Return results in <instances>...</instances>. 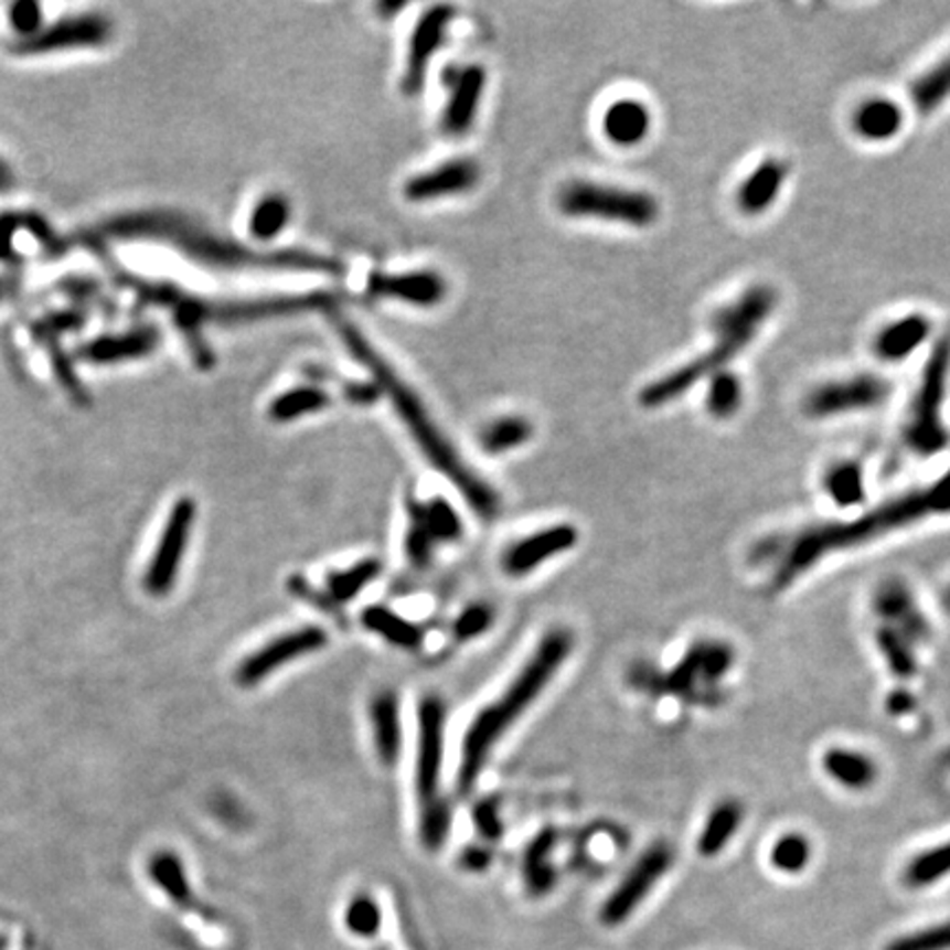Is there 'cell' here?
<instances>
[{"mask_svg":"<svg viewBox=\"0 0 950 950\" xmlns=\"http://www.w3.org/2000/svg\"><path fill=\"white\" fill-rule=\"evenodd\" d=\"M339 334L348 352L367 370L372 381L378 385L381 394L389 398L401 423L425 453V458L436 467L467 500V504L484 520L498 515L500 500L498 493L462 460L460 451L451 445L442 427L436 423L425 401L416 389L403 381V376L392 367L389 361L367 341V337L350 321H339Z\"/></svg>","mask_w":950,"mask_h":950,"instance_id":"cell-1","label":"cell"},{"mask_svg":"<svg viewBox=\"0 0 950 950\" xmlns=\"http://www.w3.org/2000/svg\"><path fill=\"white\" fill-rule=\"evenodd\" d=\"M104 232L115 238L166 243L185 258L218 271H282L319 276H334L341 271V265L328 256L305 249L258 252L179 214L154 212L121 216L110 221Z\"/></svg>","mask_w":950,"mask_h":950,"instance_id":"cell-2","label":"cell"},{"mask_svg":"<svg viewBox=\"0 0 950 950\" xmlns=\"http://www.w3.org/2000/svg\"><path fill=\"white\" fill-rule=\"evenodd\" d=\"M944 513H950V471L936 484L892 500L852 522L825 524L805 531L794 540L788 555L783 557L775 575V586L786 588L794 584L803 573L814 568L828 555L856 548L861 544L900 531L914 522H920L929 515Z\"/></svg>","mask_w":950,"mask_h":950,"instance_id":"cell-3","label":"cell"},{"mask_svg":"<svg viewBox=\"0 0 950 950\" xmlns=\"http://www.w3.org/2000/svg\"><path fill=\"white\" fill-rule=\"evenodd\" d=\"M137 289L148 302L163 307L174 316V321L190 341L194 361L203 367L214 365V352L205 341V328L210 325H245L282 317L307 316L325 311L334 305V296L325 291L254 300H207L163 285L139 282Z\"/></svg>","mask_w":950,"mask_h":950,"instance_id":"cell-4","label":"cell"},{"mask_svg":"<svg viewBox=\"0 0 950 950\" xmlns=\"http://www.w3.org/2000/svg\"><path fill=\"white\" fill-rule=\"evenodd\" d=\"M570 651H573L570 632L566 630L548 632V636H544V640L537 644L533 658L513 680V684L491 706H487L476 715L462 744V759H460V775H458L462 790H469L478 781L495 744L522 717V713L542 695V691L557 675L559 666L568 660Z\"/></svg>","mask_w":950,"mask_h":950,"instance_id":"cell-5","label":"cell"},{"mask_svg":"<svg viewBox=\"0 0 950 950\" xmlns=\"http://www.w3.org/2000/svg\"><path fill=\"white\" fill-rule=\"evenodd\" d=\"M775 309L777 291L772 287L757 285L744 291L733 305L724 307L713 317L715 343L708 348V352L644 385L638 394L640 405L647 409L664 407L684 396L702 378L722 372L757 337Z\"/></svg>","mask_w":950,"mask_h":950,"instance_id":"cell-6","label":"cell"},{"mask_svg":"<svg viewBox=\"0 0 950 950\" xmlns=\"http://www.w3.org/2000/svg\"><path fill=\"white\" fill-rule=\"evenodd\" d=\"M557 207L568 218H593L649 227L658 221V201L642 190H630L595 181H570L557 194Z\"/></svg>","mask_w":950,"mask_h":950,"instance_id":"cell-7","label":"cell"},{"mask_svg":"<svg viewBox=\"0 0 950 950\" xmlns=\"http://www.w3.org/2000/svg\"><path fill=\"white\" fill-rule=\"evenodd\" d=\"M950 372V332L942 334L922 372L920 389L907 425V442L922 456L940 453L949 445V431L942 423V403Z\"/></svg>","mask_w":950,"mask_h":950,"instance_id":"cell-8","label":"cell"},{"mask_svg":"<svg viewBox=\"0 0 950 950\" xmlns=\"http://www.w3.org/2000/svg\"><path fill=\"white\" fill-rule=\"evenodd\" d=\"M445 704L438 697H425L418 706V748H416V794L420 812L445 805L440 794L445 759Z\"/></svg>","mask_w":950,"mask_h":950,"instance_id":"cell-9","label":"cell"},{"mask_svg":"<svg viewBox=\"0 0 950 950\" xmlns=\"http://www.w3.org/2000/svg\"><path fill=\"white\" fill-rule=\"evenodd\" d=\"M892 396V383L876 374L830 381L812 389L803 401V412L812 418H830L865 412L883 405Z\"/></svg>","mask_w":950,"mask_h":950,"instance_id":"cell-10","label":"cell"},{"mask_svg":"<svg viewBox=\"0 0 950 950\" xmlns=\"http://www.w3.org/2000/svg\"><path fill=\"white\" fill-rule=\"evenodd\" d=\"M110 20L97 13L66 15L44 29H35L29 35L15 38L13 51L18 55H46L68 49H90L102 46L110 40Z\"/></svg>","mask_w":950,"mask_h":950,"instance_id":"cell-11","label":"cell"},{"mask_svg":"<svg viewBox=\"0 0 950 950\" xmlns=\"http://www.w3.org/2000/svg\"><path fill=\"white\" fill-rule=\"evenodd\" d=\"M194 522H196V502L190 498H181L170 511L157 553L146 573V588L150 595L163 597L172 590L181 570V562L188 551Z\"/></svg>","mask_w":950,"mask_h":950,"instance_id":"cell-12","label":"cell"},{"mask_svg":"<svg viewBox=\"0 0 950 950\" xmlns=\"http://www.w3.org/2000/svg\"><path fill=\"white\" fill-rule=\"evenodd\" d=\"M673 852L664 843L649 847L623 878V883L612 892L601 909V922L606 927L623 925L633 911L642 905L647 894L658 885V880L671 869Z\"/></svg>","mask_w":950,"mask_h":950,"instance_id":"cell-13","label":"cell"},{"mask_svg":"<svg viewBox=\"0 0 950 950\" xmlns=\"http://www.w3.org/2000/svg\"><path fill=\"white\" fill-rule=\"evenodd\" d=\"M453 18L456 7L451 4H434L418 18L407 44V57L401 77V93L405 97H416L423 90L429 64L436 51L445 44Z\"/></svg>","mask_w":950,"mask_h":950,"instance_id":"cell-14","label":"cell"},{"mask_svg":"<svg viewBox=\"0 0 950 950\" xmlns=\"http://www.w3.org/2000/svg\"><path fill=\"white\" fill-rule=\"evenodd\" d=\"M365 296L372 300L401 302L416 309L438 307L447 298V282L431 269L414 271H374L367 276Z\"/></svg>","mask_w":950,"mask_h":950,"instance_id":"cell-15","label":"cell"},{"mask_svg":"<svg viewBox=\"0 0 950 950\" xmlns=\"http://www.w3.org/2000/svg\"><path fill=\"white\" fill-rule=\"evenodd\" d=\"M328 642V636L321 628H300L285 633L254 651L238 666V682L243 686H254L276 673L280 666L316 653Z\"/></svg>","mask_w":950,"mask_h":950,"instance_id":"cell-16","label":"cell"},{"mask_svg":"<svg viewBox=\"0 0 950 950\" xmlns=\"http://www.w3.org/2000/svg\"><path fill=\"white\" fill-rule=\"evenodd\" d=\"M447 86L449 97L440 115V130L447 137H462L476 124L487 88V71L480 64L451 66L447 71Z\"/></svg>","mask_w":950,"mask_h":950,"instance_id":"cell-17","label":"cell"},{"mask_svg":"<svg viewBox=\"0 0 950 950\" xmlns=\"http://www.w3.org/2000/svg\"><path fill=\"white\" fill-rule=\"evenodd\" d=\"M480 177H482V170L478 161L469 157L451 159L425 172L414 174L403 185V196L409 203H431V201H442L451 196H462L480 183Z\"/></svg>","mask_w":950,"mask_h":950,"instance_id":"cell-18","label":"cell"},{"mask_svg":"<svg viewBox=\"0 0 950 950\" xmlns=\"http://www.w3.org/2000/svg\"><path fill=\"white\" fill-rule=\"evenodd\" d=\"M579 533L573 524H557L544 531H537L531 537L520 540L513 548L506 551L502 566L511 577H524L537 570L548 559L564 555L575 548Z\"/></svg>","mask_w":950,"mask_h":950,"instance_id":"cell-19","label":"cell"},{"mask_svg":"<svg viewBox=\"0 0 950 950\" xmlns=\"http://www.w3.org/2000/svg\"><path fill=\"white\" fill-rule=\"evenodd\" d=\"M788 177V166L781 159H766L737 190V205L744 214H764L779 196Z\"/></svg>","mask_w":950,"mask_h":950,"instance_id":"cell-20","label":"cell"},{"mask_svg":"<svg viewBox=\"0 0 950 950\" xmlns=\"http://www.w3.org/2000/svg\"><path fill=\"white\" fill-rule=\"evenodd\" d=\"M931 334V321L925 316H907L889 323L874 341L878 359L896 363L909 359Z\"/></svg>","mask_w":950,"mask_h":950,"instance_id":"cell-21","label":"cell"},{"mask_svg":"<svg viewBox=\"0 0 950 950\" xmlns=\"http://www.w3.org/2000/svg\"><path fill=\"white\" fill-rule=\"evenodd\" d=\"M821 766L832 781L847 790H867L878 779L876 761L869 755L852 748L834 746L825 750Z\"/></svg>","mask_w":950,"mask_h":950,"instance_id":"cell-22","label":"cell"},{"mask_svg":"<svg viewBox=\"0 0 950 950\" xmlns=\"http://www.w3.org/2000/svg\"><path fill=\"white\" fill-rule=\"evenodd\" d=\"M651 130V115L638 99H619L604 115V135L621 148L638 146Z\"/></svg>","mask_w":950,"mask_h":950,"instance_id":"cell-23","label":"cell"},{"mask_svg":"<svg viewBox=\"0 0 950 950\" xmlns=\"http://www.w3.org/2000/svg\"><path fill=\"white\" fill-rule=\"evenodd\" d=\"M903 108L887 97L867 99L854 113V130L867 141H889L903 130Z\"/></svg>","mask_w":950,"mask_h":950,"instance_id":"cell-24","label":"cell"},{"mask_svg":"<svg viewBox=\"0 0 950 950\" xmlns=\"http://www.w3.org/2000/svg\"><path fill=\"white\" fill-rule=\"evenodd\" d=\"M161 341V332L154 325H141L124 334L106 337L88 345V359L113 363V361H128L150 354Z\"/></svg>","mask_w":950,"mask_h":950,"instance_id":"cell-25","label":"cell"},{"mask_svg":"<svg viewBox=\"0 0 950 950\" xmlns=\"http://www.w3.org/2000/svg\"><path fill=\"white\" fill-rule=\"evenodd\" d=\"M330 403H332V396L328 394V389H323L319 383H307V385H296L287 392H280L269 403L267 414L271 420L287 425L298 418L328 409Z\"/></svg>","mask_w":950,"mask_h":950,"instance_id":"cell-26","label":"cell"},{"mask_svg":"<svg viewBox=\"0 0 950 950\" xmlns=\"http://www.w3.org/2000/svg\"><path fill=\"white\" fill-rule=\"evenodd\" d=\"M374 746L385 766L396 764L401 750V719H398V702L394 693H381L372 700L370 706Z\"/></svg>","mask_w":950,"mask_h":950,"instance_id":"cell-27","label":"cell"},{"mask_svg":"<svg viewBox=\"0 0 950 950\" xmlns=\"http://www.w3.org/2000/svg\"><path fill=\"white\" fill-rule=\"evenodd\" d=\"M741 821H744V808L737 801L728 799V801L717 803L711 810V814H708V819L700 832L697 854L704 858L717 856L728 845V841L737 834Z\"/></svg>","mask_w":950,"mask_h":950,"instance_id":"cell-28","label":"cell"},{"mask_svg":"<svg viewBox=\"0 0 950 950\" xmlns=\"http://www.w3.org/2000/svg\"><path fill=\"white\" fill-rule=\"evenodd\" d=\"M874 608H876V612L880 617L892 619V621H900L905 626V630L909 632V636H922V633L927 632L925 619L914 608L911 593L900 581L883 584L878 588V593H876Z\"/></svg>","mask_w":950,"mask_h":950,"instance_id":"cell-29","label":"cell"},{"mask_svg":"<svg viewBox=\"0 0 950 950\" xmlns=\"http://www.w3.org/2000/svg\"><path fill=\"white\" fill-rule=\"evenodd\" d=\"M291 203L282 194H267L263 196L249 216V234L258 243H271L276 241L287 225L291 223Z\"/></svg>","mask_w":950,"mask_h":950,"instance_id":"cell-30","label":"cell"},{"mask_svg":"<svg viewBox=\"0 0 950 950\" xmlns=\"http://www.w3.org/2000/svg\"><path fill=\"white\" fill-rule=\"evenodd\" d=\"M531 436H533L531 420L522 416H500L482 429L480 445L487 453L498 456L526 445Z\"/></svg>","mask_w":950,"mask_h":950,"instance_id":"cell-31","label":"cell"},{"mask_svg":"<svg viewBox=\"0 0 950 950\" xmlns=\"http://www.w3.org/2000/svg\"><path fill=\"white\" fill-rule=\"evenodd\" d=\"M911 102L922 115L936 113L950 97V53L911 84Z\"/></svg>","mask_w":950,"mask_h":950,"instance_id":"cell-32","label":"cell"},{"mask_svg":"<svg viewBox=\"0 0 950 950\" xmlns=\"http://www.w3.org/2000/svg\"><path fill=\"white\" fill-rule=\"evenodd\" d=\"M361 621L367 630L378 633L381 638H385L387 642H392L396 647L414 649L423 642V632L414 623L401 619L396 612H392L387 608H378V606L367 608L363 612Z\"/></svg>","mask_w":950,"mask_h":950,"instance_id":"cell-33","label":"cell"},{"mask_svg":"<svg viewBox=\"0 0 950 950\" xmlns=\"http://www.w3.org/2000/svg\"><path fill=\"white\" fill-rule=\"evenodd\" d=\"M825 493L839 506H856L865 500V476L856 462H839L825 473Z\"/></svg>","mask_w":950,"mask_h":950,"instance_id":"cell-34","label":"cell"},{"mask_svg":"<svg viewBox=\"0 0 950 950\" xmlns=\"http://www.w3.org/2000/svg\"><path fill=\"white\" fill-rule=\"evenodd\" d=\"M553 847H555V834L544 832L537 841H533V845L526 852V863H524L526 885L535 896L551 892L555 885V869L551 863Z\"/></svg>","mask_w":950,"mask_h":950,"instance_id":"cell-35","label":"cell"},{"mask_svg":"<svg viewBox=\"0 0 950 950\" xmlns=\"http://www.w3.org/2000/svg\"><path fill=\"white\" fill-rule=\"evenodd\" d=\"M150 876L170 896L172 903L181 907H188L192 903V889L188 885L185 869L174 854L170 852L157 854L150 863Z\"/></svg>","mask_w":950,"mask_h":950,"instance_id":"cell-36","label":"cell"},{"mask_svg":"<svg viewBox=\"0 0 950 950\" xmlns=\"http://www.w3.org/2000/svg\"><path fill=\"white\" fill-rule=\"evenodd\" d=\"M950 874V841L931 847L922 854H918L907 872H905V880L909 887L914 889H922V887H931L936 883H940L944 876Z\"/></svg>","mask_w":950,"mask_h":950,"instance_id":"cell-37","label":"cell"},{"mask_svg":"<svg viewBox=\"0 0 950 950\" xmlns=\"http://www.w3.org/2000/svg\"><path fill=\"white\" fill-rule=\"evenodd\" d=\"M412 506L418 513V517L423 520V524L427 526L434 542H453L460 537L462 522H460L456 509L447 500L434 498L425 504H412Z\"/></svg>","mask_w":950,"mask_h":950,"instance_id":"cell-38","label":"cell"},{"mask_svg":"<svg viewBox=\"0 0 950 950\" xmlns=\"http://www.w3.org/2000/svg\"><path fill=\"white\" fill-rule=\"evenodd\" d=\"M744 401V387L737 374L722 370L711 376L708 389H706V409L715 418H728L733 416Z\"/></svg>","mask_w":950,"mask_h":950,"instance_id":"cell-39","label":"cell"},{"mask_svg":"<svg viewBox=\"0 0 950 950\" xmlns=\"http://www.w3.org/2000/svg\"><path fill=\"white\" fill-rule=\"evenodd\" d=\"M812 858V845L803 834L790 832L775 841L770 850V865L783 874H799Z\"/></svg>","mask_w":950,"mask_h":950,"instance_id":"cell-40","label":"cell"},{"mask_svg":"<svg viewBox=\"0 0 950 950\" xmlns=\"http://www.w3.org/2000/svg\"><path fill=\"white\" fill-rule=\"evenodd\" d=\"M378 570H381V564L370 559V562H361L348 570H341L337 575H330L328 593L334 601L345 604V601L354 599L365 586H370L376 579Z\"/></svg>","mask_w":950,"mask_h":950,"instance_id":"cell-41","label":"cell"},{"mask_svg":"<svg viewBox=\"0 0 950 950\" xmlns=\"http://www.w3.org/2000/svg\"><path fill=\"white\" fill-rule=\"evenodd\" d=\"M876 640H878V647H880V651H883L889 669L896 675L909 677V675L916 673L918 662H916V658H914L907 640L903 638V633L896 632V630H880L878 636H876Z\"/></svg>","mask_w":950,"mask_h":950,"instance_id":"cell-42","label":"cell"},{"mask_svg":"<svg viewBox=\"0 0 950 950\" xmlns=\"http://www.w3.org/2000/svg\"><path fill=\"white\" fill-rule=\"evenodd\" d=\"M345 927L359 938H374L381 929V909L367 896H356L345 909Z\"/></svg>","mask_w":950,"mask_h":950,"instance_id":"cell-43","label":"cell"},{"mask_svg":"<svg viewBox=\"0 0 950 950\" xmlns=\"http://www.w3.org/2000/svg\"><path fill=\"white\" fill-rule=\"evenodd\" d=\"M887 950H950V922L898 938Z\"/></svg>","mask_w":950,"mask_h":950,"instance_id":"cell-44","label":"cell"},{"mask_svg":"<svg viewBox=\"0 0 950 950\" xmlns=\"http://www.w3.org/2000/svg\"><path fill=\"white\" fill-rule=\"evenodd\" d=\"M434 544H436L434 537L429 535L427 526L423 524V520L418 517V513L412 506L409 509V531H407V537H405V553H407L409 562L414 566H425L429 562Z\"/></svg>","mask_w":950,"mask_h":950,"instance_id":"cell-45","label":"cell"},{"mask_svg":"<svg viewBox=\"0 0 950 950\" xmlns=\"http://www.w3.org/2000/svg\"><path fill=\"white\" fill-rule=\"evenodd\" d=\"M491 623H493V615L487 606H471L469 610H465L458 617L453 632L460 640H469V638H476V636L487 632L491 628Z\"/></svg>","mask_w":950,"mask_h":950,"instance_id":"cell-46","label":"cell"},{"mask_svg":"<svg viewBox=\"0 0 950 950\" xmlns=\"http://www.w3.org/2000/svg\"><path fill=\"white\" fill-rule=\"evenodd\" d=\"M341 389H343L345 401L352 405H359V407H367L383 396L374 381H348Z\"/></svg>","mask_w":950,"mask_h":950,"instance_id":"cell-47","label":"cell"},{"mask_svg":"<svg viewBox=\"0 0 950 950\" xmlns=\"http://www.w3.org/2000/svg\"><path fill=\"white\" fill-rule=\"evenodd\" d=\"M473 819H476L480 832L487 839H498L502 834V823H500V816H498V808L491 801L480 803L476 808V812H473Z\"/></svg>","mask_w":950,"mask_h":950,"instance_id":"cell-48","label":"cell"},{"mask_svg":"<svg viewBox=\"0 0 950 950\" xmlns=\"http://www.w3.org/2000/svg\"><path fill=\"white\" fill-rule=\"evenodd\" d=\"M489 861H491L489 852H484V850H480V847H471V850H467V852H465V856H462L465 867H469V869H473V872L484 869V867L489 865Z\"/></svg>","mask_w":950,"mask_h":950,"instance_id":"cell-49","label":"cell"},{"mask_svg":"<svg viewBox=\"0 0 950 950\" xmlns=\"http://www.w3.org/2000/svg\"><path fill=\"white\" fill-rule=\"evenodd\" d=\"M916 706V700L907 693V691H896L892 697H889V711L894 713V715H905L907 711H911Z\"/></svg>","mask_w":950,"mask_h":950,"instance_id":"cell-50","label":"cell"},{"mask_svg":"<svg viewBox=\"0 0 950 950\" xmlns=\"http://www.w3.org/2000/svg\"><path fill=\"white\" fill-rule=\"evenodd\" d=\"M13 185V177H11V172H9V168L0 161V192H4V190H9Z\"/></svg>","mask_w":950,"mask_h":950,"instance_id":"cell-51","label":"cell"},{"mask_svg":"<svg viewBox=\"0 0 950 950\" xmlns=\"http://www.w3.org/2000/svg\"><path fill=\"white\" fill-rule=\"evenodd\" d=\"M944 608H947V610H949V612H950V588H949V593H947V595H944Z\"/></svg>","mask_w":950,"mask_h":950,"instance_id":"cell-52","label":"cell"},{"mask_svg":"<svg viewBox=\"0 0 950 950\" xmlns=\"http://www.w3.org/2000/svg\"><path fill=\"white\" fill-rule=\"evenodd\" d=\"M947 761H949V764H950V750H949V755H947Z\"/></svg>","mask_w":950,"mask_h":950,"instance_id":"cell-53","label":"cell"}]
</instances>
